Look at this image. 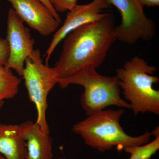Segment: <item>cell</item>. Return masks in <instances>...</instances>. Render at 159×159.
Masks as SVG:
<instances>
[{
    "instance_id": "cell-1",
    "label": "cell",
    "mask_w": 159,
    "mask_h": 159,
    "mask_svg": "<svg viewBox=\"0 0 159 159\" xmlns=\"http://www.w3.org/2000/svg\"><path fill=\"white\" fill-rule=\"evenodd\" d=\"M115 17L108 16L86 24L65 38L62 51L53 68L57 80L66 79L89 66L99 67L116 40Z\"/></svg>"
},
{
    "instance_id": "cell-2",
    "label": "cell",
    "mask_w": 159,
    "mask_h": 159,
    "mask_svg": "<svg viewBox=\"0 0 159 159\" xmlns=\"http://www.w3.org/2000/svg\"><path fill=\"white\" fill-rule=\"evenodd\" d=\"M124 113L122 108L103 110L75 124L72 131L80 135L87 145L101 152L114 147L121 151L150 142L153 134L148 131L137 137L131 136L125 132L120 123Z\"/></svg>"
},
{
    "instance_id": "cell-3",
    "label": "cell",
    "mask_w": 159,
    "mask_h": 159,
    "mask_svg": "<svg viewBox=\"0 0 159 159\" xmlns=\"http://www.w3.org/2000/svg\"><path fill=\"white\" fill-rule=\"evenodd\" d=\"M156 71L155 66L138 56L117 70L120 89L135 116L145 113L159 114V91L153 86L159 81L154 75Z\"/></svg>"
},
{
    "instance_id": "cell-4",
    "label": "cell",
    "mask_w": 159,
    "mask_h": 159,
    "mask_svg": "<svg viewBox=\"0 0 159 159\" xmlns=\"http://www.w3.org/2000/svg\"><path fill=\"white\" fill-rule=\"evenodd\" d=\"M57 84L62 89L70 84L83 87L84 92L80 98V103L87 116L111 106L130 109L129 102L121 97L117 76H103L93 66L87 67L69 78L57 80Z\"/></svg>"
},
{
    "instance_id": "cell-5",
    "label": "cell",
    "mask_w": 159,
    "mask_h": 159,
    "mask_svg": "<svg viewBox=\"0 0 159 159\" xmlns=\"http://www.w3.org/2000/svg\"><path fill=\"white\" fill-rule=\"evenodd\" d=\"M30 100L34 103L37 112L35 123L46 133L50 134L47 122L48 97L57 84L53 68L43 63L40 51L34 50L26 59L22 77Z\"/></svg>"
},
{
    "instance_id": "cell-6",
    "label": "cell",
    "mask_w": 159,
    "mask_h": 159,
    "mask_svg": "<svg viewBox=\"0 0 159 159\" xmlns=\"http://www.w3.org/2000/svg\"><path fill=\"white\" fill-rule=\"evenodd\" d=\"M116 6L122 18L119 25L115 26L117 40L127 44H133L140 40L150 41L155 35V25L147 17L144 6L139 0H107Z\"/></svg>"
},
{
    "instance_id": "cell-7",
    "label": "cell",
    "mask_w": 159,
    "mask_h": 159,
    "mask_svg": "<svg viewBox=\"0 0 159 159\" xmlns=\"http://www.w3.org/2000/svg\"><path fill=\"white\" fill-rule=\"evenodd\" d=\"M9 59L5 66L13 70L22 77L25 62L34 51L35 41L30 30L26 27L13 9H9L7 19V36Z\"/></svg>"
},
{
    "instance_id": "cell-8",
    "label": "cell",
    "mask_w": 159,
    "mask_h": 159,
    "mask_svg": "<svg viewBox=\"0 0 159 159\" xmlns=\"http://www.w3.org/2000/svg\"><path fill=\"white\" fill-rule=\"evenodd\" d=\"M111 7L107 0H93L85 5H76L69 11L62 26L54 33L46 51V65L48 66L51 55L59 43L70 32L86 24L106 17L110 13L104 12V10Z\"/></svg>"
},
{
    "instance_id": "cell-9",
    "label": "cell",
    "mask_w": 159,
    "mask_h": 159,
    "mask_svg": "<svg viewBox=\"0 0 159 159\" xmlns=\"http://www.w3.org/2000/svg\"><path fill=\"white\" fill-rule=\"evenodd\" d=\"M19 17L43 36L55 33L61 23L40 0H7Z\"/></svg>"
},
{
    "instance_id": "cell-10",
    "label": "cell",
    "mask_w": 159,
    "mask_h": 159,
    "mask_svg": "<svg viewBox=\"0 0 159 159\" xmlns=\"http://www.w3.org/2000/svg\"><path fill=\"white\" fill-rule=\"evenodd\" d=\"M29 122L19 125L0 124V154L6 159H27V144L23 134Z\"/></svg>"
},
{
    "instance_id": "cell-11",
    "label": "cell",
    "mask_w": 159,
    "mask_h": 159,
    "mask_svg": "<svg viewBox=\"0 0 159 159\" xmlns=\"http://www.w3.org/2000/svg\"><path fill=\"white\" fill-rule=\"evenodd\" d=\"M23 137L27 144L26 159H52V139L37 123L29 121Z\"/></svg>"
},
{
    "instance_id": "cell-12",
    "label": "cell",
    "mask_w": 159,
    "mask_h": 159,
    "mask_svg": "<svg viewBox=\"0 0 159 159\" xmlns=\"http://www.w3.org/2000/svg\"><path fill=\"white\" fill-rule=\"evenodd\" d=\"M20 79L11 69L0 66V101L12 99L18 92Z\"/></svg>"
},
{
    "instance_id": "cell-13",
    "label": "cell",
    "mask_w": 159,
    "mask_h": 159,
    "mask_svg": "<svg viewBox=\"0 0 159 159\" xmlns=\"http://www.w3.org/2000/svg\"><path fill=\"white\" fill-rule=\"evenodd\" d=\"M147 144L126 147L124 150L130 155L129 159H150L159 149V136Z\"/></svg>"
},
{
    "instance_id": "cell-14",
    "label": "cell",
    "mask_w": 159,
    "mask_h": 159,
    "mask_svg": "<svg viewBox=\"0 0 159 159\" xmlns=\"http://www.w3.org/2000/svg\"><path fill=\"white\" fill-rule=\"evenodd\" d=\"M78 0H49L57 12L70 11L77 5Z\"/></svg>"
},
{
    "instance_id": "cell-15",
    "label": "cell",
    "mask_w": 159,
    "mask_h": 159,
    "mask_svg": "<svg viewBox=\"0 0 159 159\" xmlns=\"http://www.w3.org/2000/svg\"><path fill=\"white\" fill-rule=\"evenodd\" d=\"M9 55V49L6 39L0 37V66H6Z\"/></svg>"
},
{
    "instance_id": "cell-16",
    "label": "cell",
    "mask_w": 159,
    "mask_h": 159,
    "mask_svg": "<svg viewBox=\"0 0 159 159\" xmlns=\"http://www.w3.org/2000/svg\"><path fill=\"white\" fill-rule=\"evenodd\" d=\"M40 1L48 8L49 10L52 12V14L54 15V17L56 18L58 20L61 21V19L59 15H58L57 11L54 9V7L51 5L49 0H40Z\"/></svg>"
},
{
    "instance_id": "cell-17",
    "label": "cell",
    "mask_w": 159,
    "mask_h": 159,
    "mask_svg": "<svg viewBox=\"0 0 159 159\" xmlns=\"http://www.w3.org/2000/svg\"><path fill=\"white\" fill-rule=\"evenodd\" d=\"M143 6L153 7L159 6V0H139Z\"/></svg>"
},
{
    "instance_id": "cell-18",
    "label": "cell",
    "mask_w": 159,
    "mask_h": 159,
    "mask_svg": "<svg viewBox=\"0 0 159 159\" xmlns=\"http://www.w3.org/2000/svg\"><path fill=\"white\" fill-rule=\"evenodd\" d=\"M4 104V101H0V109L2 108Z\"/></svg>"
},
{
    "instance_id": "cell-19",
    "label": "cell",
    "mask_w": 159,
    "mask_h": 159,
    "mask_svg": "<svg viewBox=\"0 0 159 159\" xmlns=\"http://www.w3.org/2000/svg\"><path fill=\"white\" fill-rule=\"evenodd\" d=\"M0 159H6V158L4 157L3 156H2L1 155V154H0Z\"/></svg>"
},
{
    "instance_id": "cell-20",
    "label": "cell",
    "mask_w": 159,
    "mask_h": 159,
    "mask_svg": "<svg viewBox=\"0 0 159 159\" xmlns=\"http://www.w3.org/2000/svg\"><path fill=\"white\" fill-rule=\"evenodd\" d=\"M59 159H65V158H60Z\"/></svg>"
}]
</instances>
